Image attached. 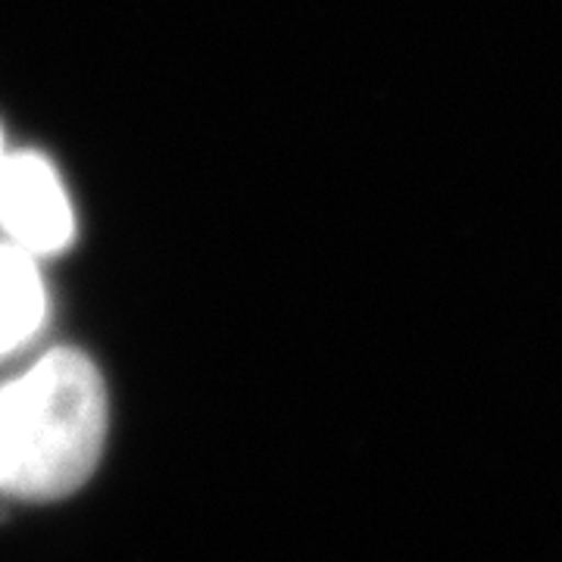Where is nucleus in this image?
Returning a JSON list of instances; mask_svg holds the SVG:
<instances>
[{"label": "nucleus", "mask_w": 562, "mask_h": 562, "mask_svg": "<svg viewBox=\"0 0 562 562\" xmlns=\"http://www.w3.org/2000/svg\"><path fill=\"white\" fill-rule=\"evenodd\" d=\"M3 157H7V150H3V135H0V162H3Z\"/></svg>", "instance_id": "4"}, {"label": "nucleus", "mask_w": 562, "mask_h": 562, "mask_svg": "<svg viewBox=\"0 0 562 562\" xmlns=\"http://www.w3.org/2000/svg\"><path fill=\"white\" fill-rule=\"evenodd\" d=\"M47 313V294L32 254L0 244V360L38 335Z\"/></svg>", "instance_id": "3"}, {"label": "nucleus", "mask_w": 562, "mask_h": 562, "mask_svg": "<svg viewBox=\"0 0 562 562\" xmlns=\"http://www.w3.org/2000/svg\"><path fill=\"white\" fill-rule=\"evenodd\" d=\"M106 438V387L79 350H54L0 387V491L57 501L91 479Z\"/></svg>", "instance_id": "1"}, {"label": "nucleus", "mask_w": 562, "mask_h": 562, "mask_svg": "<svg viewBox=\"0 0 562 562\" xmlns=\"http://www.w3.org/2000/svg\"><path fill=\"white\" fill-rule=\"evenodd\" d=\"M0 225L25 254H60L72 241L69 194L38 154H7L0 162Z\"/></svg>", "instance_id": "2"}]
</instances>
